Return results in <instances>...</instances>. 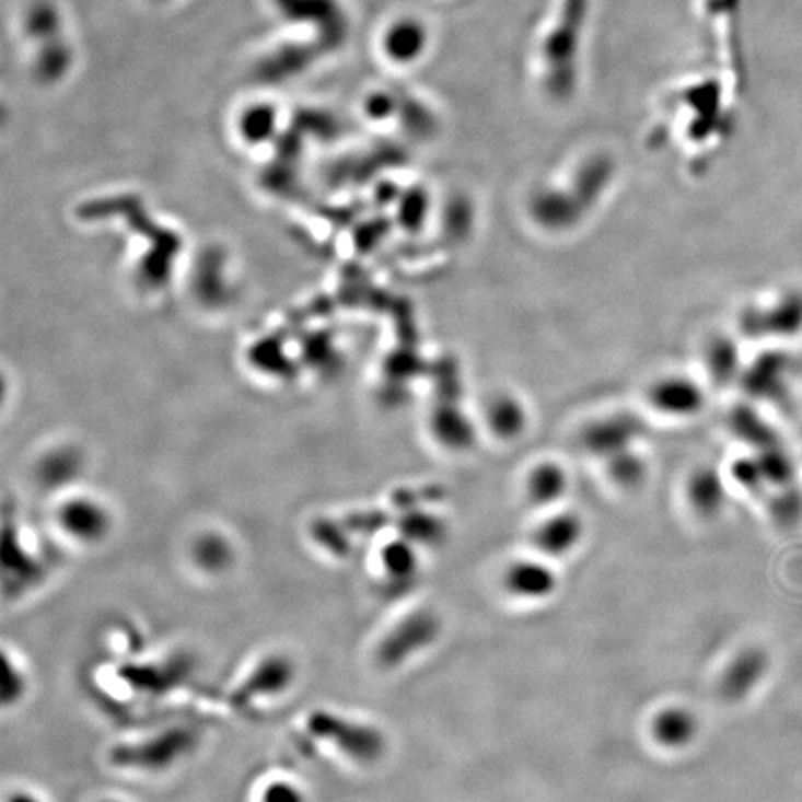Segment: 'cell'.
Instances as JSON below:
<instances>
[{
    "label": "cell",
    "instance_id": "6da1fadb",
    "mask_svg": "<svg viewBox=\"0 0 802 802\" xmlns=\"http://www.w3.org/2000/svg\"><path fill=\"white\" fill-rule=\"evenodd\" d=\"M309 730L327 740L346 758L361 766H372L386 751L385 735L372 724L359 723L333 711H316L309 719Z\"/></svg>",
    "mask_w": 802,
    "mask_h": 802
},
{
    "label": "cell",
    "instance_id": "7a4b0ae2",
    "mask_svg": "<svg viewBox=\"0 0 802 802\" xmlns=\"http://www.w3.org/2000/svg\"><path fill=\"white\" fill-rule=\"evenodd\" d=\"M441 617L431 609H418L399 620L377 647L381 667L396 669L428 650L441 637Z\"/></svg>",
    "mask_w": 802,
    "mask_h": 802
},
{
    "label": "cell",
    "instance_id": "3957f363",
    "mask_svg": "<svg viewBox=\"0 0 802 802\" xmlns=\"http://www.w3.org/2000/svg\"><path fill=\"white\" fill-rule=\"evenodd\" d=\"M56 524L80 545H98L108 537L112 516L103 503L88 497L68 498L56 509Z\"/></svg>",
    "mask_w": 802,
    "mask_h": 802
},
{
    "label": "cell",
    "instance_id": "277c9868",
    "mask_svg": "<svg viewBox=\"0 0 802 802\" xmlns=\"http://www.w3.org/2000/svg\"><path fill=\"white\" fill-rule=\"evenodd\" d=\"M194 734L175 730L170 734L159 735L151 742H143L132 747L117 748L114 762L117 766L136 767V769H166L173 766L183 754L194 745Z\"/></svg>",
    "mask_w": 802,
    "mask_h": 802
},
{
    "label": "cell",
    "instance_id": "5b68a950",
    "mask_svg": "<svg viewBox=\"0 0 802 802\" xmlns=\"http://www.w3.org/2000/svg\"><path fill=\"white\" fill-rule=\"evenodd\" d=\"M503 589L521 601H545L558 589V574L550 565L519 559L503 572Z\"/></svg>",
    "mask_w": 802,
    "mask_h": 802
},
{
    "label": "cell",
    "instance_id": "8992f818",
    "mask_svg": "<svg viewBox=\"0 0 802 802\" xmlns=\"http://www.w3.org/2000/svg\"><path fill=\"white\" fill-rule=\"evenodd\" d=\"M767 667L769 660L764 650H742L721 674L719 681L721 697L727 702H740L743 698H747L759 686V682L764 681Z\"/></svg>",
    "mask_w": 802,
    "mask_h": 802
},
{
    "label": "cell",
    "instance_id": "52a82bcc",
    "mask_svg": "<svg viewBox=\"0 0 802 802\" xmlns=\"http://www.w3.org/2000/svg\"><path fill=\"white\" fill-rule=\"evenodd\" d=\"M650 735L658 747L682 751L698 735V717L686 706H665L650 721Z\"/></svg>",
    "mask_w": 802,
    "mask_h": 802
},
{
    "label": "cell",
    "instance_id": "ba28073f",
    "mask_svg": "<svg viewBox=\"0 0 802 802\" xmlns=\"http://www.w3.org/2000/svg\"><path fill=\"white\" fill-rule=\"evenodd\" d=\"M582 519L572 513H559L543 522L535 533V546L546 556L561 558L582 543Z\"/></svg>",
    "mask_w": 802,
    "mask_h": 802
},
{
    "label": "cell",
    "instance_id": "9c48e42d",
    "mask_svg": "<svg viewBox=\"0 0 802 802\" xmlns=\"http://www.w3.org/2000/svg\"><path fill=\"white\" fill-rule=\"evenodd\" d=\"M381 569L386 580L394 583H409L417 578L420 567L418 546L412 545L405 537L388 541L380 554Z\"/></svg>",
    "mask_w": 802,
    "mask_h": 802
},
{
    "label": "cell",
    "instance_id": "30bf717a",
    "mask_svg": "<svg viewBox=\"0 0 802 802\" xmlns=\"http://www.w3.org/2000/svg\"><path fill=\"white\" fill-rule=\"evenodd\" d=\"M422 26L415 21L394 23L383 37V49L393 61H412L423 49Z\"/></svg>",
    "mask_w": 802,
    "mask_h": 802
},
{
    "label": "cell",
    "instance_id": "8fae6325",
    "mask_svg": "<svg viewBox=\"0 0 802 802\" xmlns=\"http://www.w3.org/2000/svg\"><path fill=\"white\" fill-rule=\"evenodd\" d=\"M23 31L34 44H47L61 37V15L50 2H37L26 10Z\"/></svg>",
    "mask_w": 802,
    "mask_h": 802
},
{
    "label": "cell",
    "instance_id": "7c38bea8",
    "mask_svg": "<svg viewBox=\"0 0 802 802\" xmlns=\"http://www.w3.org/2000/svg\"><path fill=\"white\" fill-rule=\"evenodd\" d=\"M565 490H567V474L556 465L539 466L527 479V495L537 505L556 502L563 497Z\"/></svg>",
    "mask_w": 802,
    "mask_h": 802
},
{
    "label": "cell",
    "instance_id": "4fadbf2b",
    "mask_svg": "<svg viewBox=\"0 0 802 802\" xmlns=\"http://www.w3.org/2000/svg\"><path fill=\"white\" fill-rule=\"evenodd\" d=\"M277 127V114L270 105L249 106L239 121V132L247 143L270 140Z\"/></svg>",
    "mask_w": 802,
    "mask_h": 802
},
{
    "label": "cell",
    "instance_id": "5bb4252c",
    "mask_svg": "<svg viewBox=\"0 0 802 802\" xmlns=\"http://www.w3.org/2000/svg\"><path fill=\"white\" fill-rule=\"evenodd\" d=\"M689 500L700 515H716L723 505V487L711 474H698L689 485Z\"/></svg>",
    "mask_w": 802,
    "mask_h": 802
},
{
    "label": "cell",
    "instance_id": "9a60e30c",
    "mask_svg": "<svg viewBox=\"0 0 802 802\" xmlns=\"http://www.w3.org/2000/svg\"><path fill=\"white\" fill-rule=\"evenodd\" d=\"M402 537L417 546L441 545L446 539V526L435 516H409L402 522Z\"/></svg>",
    "mask_w": 802,
    "mask_h": 802
},
{
    "label": "cell",
    "instance_id": "2e32d148",
    "mask_svg": "<svg viewBox=\"0 0 802 802\" xmlns=\"http://www.w3.org/2000/svg\"><path fill=\"white\" fill-rule=\"evenodd\" d=\"M234 551L220 537H205L199 541L194 550L196 563L207 572H221L233 563Z\"/></svg>",
    "mask_w": 802,
    "mask_h": 802
},
{
    "label": "cell",
    "instance_id": "e0dca14e",
    "mask_svg": "<svg viewBox=\"0 0 802 802\" xmlns=\"http://www.w3.org/2000/svg\"><path fill=\"white\" fill-rule=\"evenodd\" d=\"M258 802H309L305 791L288 778H274L263 786L258 793Z\"/></svg>",
    "mask_w": 802,
    "mask_h": 802
},
{
    "label": "cell",
    "instance_id": "ac0fdd59",
    "mask_svg": "<svg viewBox=\"0 0 802 802\" xmlns=\"http://www.w3.org/2000/svg\"><path fill=\"white\" fill-rule=\"evenodd\" d=\"M8 802H39L36 797L28 795V793H18L12 799H8Z\"/></svg>",
    "mask_w": 802,
    "mask_h": 802
},
{
    "label": "cell",
    "instance_id": "d6986e66",
    "mask_svg": "<svg viewBox=\"0 0 802 802\" xmlns=\"http://www.w3.org/2000/svg\"><path fill=\"white\" fill-rule=\"evenodd\" d=\"M103 802H121V801H103Z\"/></svg>",
    "mask_w": 802,
    "mask_h": 802
}]
</instances>
